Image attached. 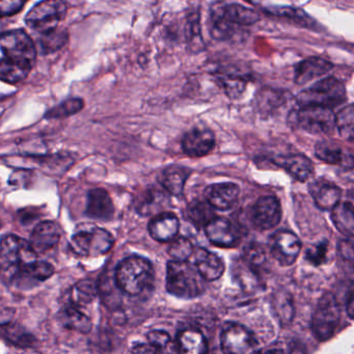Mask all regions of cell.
Returning a JSON list of instances; mask_svg holds the SVG:
<instances>
[{"mask_svg":"<svg viewBox=\"0 0 354 354\" xmlns=\"http://www.w3.org/2000/svg\"><path fill=\"white\" fill-rule=\"evenodd\" d=\"M0 46L1 80L10 84L24 82L36 65L37 50L34 41L24 30H14L3 32Z\"/></svg>","mask_w":354,"mask_h":354,"instance_id":"cell-1","label":"cell"},{"mask_svg":"<svg viewBox=\"0 0 354 354\" xmlns=\"http://www.w3.org/2000/svg\"><path fill=\"white\" fill-rule=\"evenodd\" d=\"M115 283L124 293L138 296L154 285L155 270L152 262L142 256H130L118 264Z\"/></svg>","mask_w":354,"mask_h":354,"instance_id":"cell-2","label":"cell"},{"mask_svg":"<svg viewBox=\"0 0 354 354\" xmlns=\"http://www.w3.org/2000/svg\"><path fill=\"white\" fill-rule=\"evenodd\" d=\"M38 260V252L28 240L19 236L8 234L1 239L0 264L3 281L12 285L16 275L26 265Z\"/></svg>","mask_w":354,"mask_h":354,"instance_id":"cell-3","label":"cell"},{"mask_svg":"<svg viewBox=\"0 0 354 354\" xmlns=\"http://www.w3.org/2000/svg\"><path fill=\"white\" fill-rule=\"evenodd\" d=\"M167 291L182 299H194L205 291V279L187 261H169L167 266Z\"/></svg>","mask_w":354,"mask_h":354,"instance_id":"cell-4","label":"cell"},{"mask_svg":"<svg viewBox=\"0 0 354 354\" xmlns=\"http://www.w3.org/2000/svg\"><path fill=\"white\" fill-rule=\"evenodd\" d=\"M115 244V237L111 232L102 227H84L78 230L70 239V250L76 256L95 258L107 254Z\"/></svg>","mask_w":354,"mask_h":354,"instance_id":"cell-5","label":"cell"},{"mask_svg":"<svg viewBox=\"0 0 354 354\" xmlns=\"http://www.w3.org/2000/svg\"><path fill=\"white\" fill-rule=\"evenodd\" d=\"M346 100V88L343 82L335 77L325 78L310 88L302 91L297 97L300 106L331 107L342 104Z\"/></svg>","mask_w":354,"mask_h":354,"instance_id":"cell-6","label":"cell"},{"mask_svg":"<svg viewBox=\"0 0 354 354\" xmlns=\"http://www.w3.org/2000/svg\"><path fill=\"white\" fill-rule=\"evenodd\" d=\"M66 15L67 6L64 0H42L28 12L26 22L39 34L46 35L57 30Z\"/></svg>","mask_w":354,"mask_h":354,"instance_id":"cell-7","label":"cell"},{"mask_svg":"<svg viewBox=\"0 0 354 354\" xmlns=\"http://www.w3.org/2000/svg\"><path fill=\"white\" fill-rule=\"evenodd\" d=\"M341 318L339 304L333 293H326L319 300L312 318V329L319 341H327L335 335Z\"/></svg>","mask_w":354,"mask_h":354,"instance_id":"cell-8","label":"cell"},{"mask_svg":"<svg viewBox=\"0 0 354 354\" xmlns=\"http://www.w3.org/2000/svg\"><path fill=\"white\" fill-rule=\"evenodd\" d=\"M297 127L313 134L333 133L335 125V115L331 109L324 106H301L294 115Z\"/></svg>","mask_w":354,"mask_h":354,"instance_id":"cell-9","label":"cell"},{"mask_svg":"<svg viewBox=\"0 0 354 354\" xmlns=\"http://www.w3.org/2000/svg\"><path fill=\"white\" fill-rule=\"evenodd\" d=\"M221 349L225 353L246 354L258 351L254 335L243 325L230 323L221 335Z\"/></svg>","mask_w":354,"mask_h":354,"instance_id":"cell-10","label":"cell"},{"mask_svg":"<svg viewBox=\"0 0 354 354\" xmlns=\"http://www.w3.org/2000/svg\"><path fill=\"white\" fill-rule=\"evenodd\" d=\"M269 250L279 264L290 266L297 260L301 250V243L295 234L287 230H281L271 236Z\"/></svg>","mask_w":354,"mask_h":354,"instance_id":"cell-11","label":"cell"},{"mask_svg":"<svg viewBox=\"0 0 354 354\" xmlns=\"http://www.w3.org/2000/svg\"><path fill=\"white\" fill-rule=\"evenodd\" d=\"M281 219V208L275 196H262L254 203L252 210V221L261 231L272 229Z\"/></svg>","mask_w":354,"mask_h":354,"instance_id":"cell-12","label":"cell"},{"mask_svg":"<svg viewBox=\"0 0 354 354\" xmlns=\"http://www.w3.org/2000/svg\"><path fill=\"white\" fill-rule=\"evenodd\" d=\"M205 234L211 243L218 248H234L240 241L237 227L225 217H215L205 227Z\"/></svg>","mask_w":354,"mask_h":354,"instance_id":"cell-13","label":"cell"},{"mask_svg":"<svg viewBox=\"0 0 354 354\" xmlns=\"http://www.w3.org/2000/svg\"><path fill=\"white\" fill-rule=\"evenodd\" d=\"M181 146L183 152L189 157H204L214 149L215 136L211 130L194 128L183 136Z\"/></svg>","mask_w":354,"mask_h":354,"instance_id":"cell-14","label":"cell"},{"mask_svg":"<svg viewBox=\"0 0 354 354\" xmlns=\"http://www.w3.org/2000/svg\"><path fill=\"white\" fill-rule=\"evenodd\" d=\"M239 186L231 182L215 183L205 189V200L210 203L213 208L219 211H227L233 208L239 198Z\"/></svg>","mask_w":354,"mask_h":354,"instance_id":"cell-15","label":"cell"},{"mask_svg":"<svg viewBox=\"0 0 354 354\" xmlns=\"http://www.w3.org/2000/svg\"><path fill=\"white\" fill-rule=\"evenodd\" d=\"M192 259L196 270L206 281H216L225 272L223 259L206 248H196Z\"/></svg>","mask_w":354,"mask_h":354,"instance_id":"cell-16","label":"cell"},{"mask_svg":"<svg viewBox=\"0 0 354 354\" xmlns=\"http://www.w3.org/2000/svg\"><path fill=\"white\" fill-rule=\"evenodd\" d=\"M179 230V218L171 212H161L154 215L148 225L151 237L162 243L173 241L177 238Z\"/></svg>","mask_w":354,"mask_h":354,"instance_id":"cell-17","label":"cell"},{"mask_svg":"<svg viewBox=\"0 0 354 354\" xmlns=\"http://www.w3.org/2000/svg\"><path fill=\"white\" fill-rule=\"evenodd\" d=\"M169 192L165 188L150 187L140 192L134 202V207L142 216H154L163 212V209L169 203Z\"/></svg>","mask_w":354,"mask_h":354,"instance_id":"cell-18","label":"cell"},{"mask_svg":"<svg viewBox=\"0 0 354 354\" xmlns=\"http://www.w3.org/2000/svg\"><path fill=\"white\" fill-rule=\"evenodd\" d=\"M86 214L100 221H109L113 218L115 205L106 190L94 188L88 192Z\"/></svg>","mask_w":354,"mask_h":354,"instance_id":"cell-19","label":"cell"},{"mask_svg":"<svg viewBox=\"0 0 354 354\" xmlns=\"http://www.w3.org/2000/svg\"><path fill=\"white\" fill-rule=\"evenodd\" d=\"M62 232L55 221L38 223L30 234V242L38 254L48 252L59 243Z\"/></svg>","mask_w":354,"mask_h":354,"instance_id":"cell-20","label":"cell"},{"mask_svg":"<svg viewBox=\"0 0 354 354\" xmlns=\"http://www.w3.org/2000/svg\"><path fill=\"white\" fill-rule=\"evenodd\" d=\"M55 267L50 263L37 260L24 267L16 275L12 285L21 286V287L35 286L50 279L55 274Z\"/></svg>","mask_w":354,"mask_h":354,"instance_id":"cell-21","label":"cell"},{"mask_svg":"<svg viewBox=\"0 0 354 354\" xmlns=\"http://www.w3.org/2000/svg\"><path fill=\"white\" fill-rule=\"evenodd\" d=\"M313 200L318 208L331 211L342 201V190L335 184L324 180H317L310 185Z\"/></svg>","mask_w":354,"mask_h":354,"instance_id":"cell-22","label":"cell"},{"mask_svg":"<svg viewBox=\"0 0 354 354\" xmlns=\"http://www.w3.org/2000/svg\"><path fill=\"white\" fill-rule=\"evenodd\" d=\"M330 62L321 57H310L306 61L300 62L295 67L294 82L298 86H304L312 82L315 78L321 77L333 69Z\"/></svg>","mask_w":354,"mask_h":354,"instance_id":"cell-23","label":"cell"},{"mask_svg":"<svg viewBox=\"0 0 354 354\" xmlns=\"http://www.w3.org/2000/svg\"><path fill=\"white\" fill-rule=\"evenodd\" d=\"M190 175L192 169L188 167L178 165H169L159 176V183L169 194L180 198L183 194L186 182Z\"/></svg>","mask_w":354,"mask_h":354,"instance_id":"cell-24","label":"cell"},{"mask_svg":"<svg viewBox=\"0 0 354 354\" xmlns=\"http://www.w3.org/2000/svg\"><path fill=\"white\" fill-rule=\"evenodd\" d=\"M315 152H316V156L324 162L339 165L345 171H351L354 169L353 154L347 152L337 145L320 142L317 145Z\"/></svg>","mask_w":354,"mask_h":354,"instance_id":"cell-25","label":"cell"},{"mask_svg":"<svg viewBox=\"0 0 354 354\" xmlns=\"http://www.w3.org/2000/svg\"><path fill=\"white\" fill-rule=\"evenodd\" d=\"M274 162L299 181H306L314 173V165L304 155L279 156L274 159Z\"/></svg>","mask_w":354,"mask_h":354,"instance_id":"cell-26","label":"cell"},{"mask_svg":"<svg viewBox=\"0 0 354 354\" xmlns=\"http://www.w3.org/2000/svg\"><path fill=\"white\" fill-rule=\"evenodd\" d=\"M59 321L65 328L71 329L77 333H88L92 330L93 323L90 317L86 316L80 310V308L73 304L59 310Z\"/></svg>","mask_w":354,"mask_h":354,"instance_id":"cell-27","label":"cell"},{"mask_svg":"<svg viewBox=\"0 0 354 354\" xmlns=\"http://www.w3.org/2000/svg\"><path fill=\"white\" fill-rule=\"evenodd\" d=\"M177 347L183 353L201 354L208 351L206 337L202 331L194 328L180 331L177 335Z\"/></svg>","mask_w":354,"mask_h":354,"instance_id":"cell-28","label":"cell"},{"mask_svg":"<svg viewBox=\"0 0 354 354\" xmlns=\"http://www.w3.org/2000/svg\"><path fill=\"white\" fill-rule=\"evenodd\" d=\"M98 296V285L91 279H82L72 287L70 301L77 308H84L92 304Z\"/></svg>","mask_w":354,"mask_h":354,"instance_id":"cell-29","label":"cell"},{"mask_svg":"<svg viewBox=\"0 0 354 354\" xmlns=\"http://www.w3.org/2000/svg\"><path fill=\"white\" fill-rule=\"evenodd\" d=\"M221 15L233 26H252L260 20V15L254 10L240 5H227L218 8Z\"/></svg>","mask_w":354,"mask_h":354,"instance_id":"cell-30","label":"cell"},{"mask_svg":"<svg viewBox=\"0 0 354 354\" xmlns=\"http://www.w3.org/2000/svg\"><path fill=\"white\" fill-rule=\"evenodd\" d=\"M331 221L343 235L354 237V210L343 201L331 210Z\"/></svg>","mask_w":354,"mask_h":354,"instance_id":"cell-31","label":"cell"},{"mask_svg":"<svg viewBox=\"0 0 354 354\" xmlns=\"http://www.w3.org/2000/svg\"><path fill=\"white\" fill-rule=\"evenodd\" d=\"M187 215L194 227L198 229L206 227L213 218L216 217L214 208L208 201L194 200L188 205Z\"/></svg>","mask_w":354,"mask_h":354,"instance_id":"cell-32","label":"cell"},{"mask_svg":"<svg viewBox=\"0 0 354 354\" xmlns=\"http://www.w3.org/2000/svg\"><path fill=\"white\" fill-rule=\"evenodd\" d=\"M1 335L10 344L16 347L32 348L36 347L37 339L34 335L21 328L19 325L9 324L1 326Z\"/></svg>","mask_w":354,"mask_h":354,"instance_id":"cell-33","label":"cell"},{"mask_svg":"<svg viewBox=\"0 0 354 354\" xmlns=\"http://www.w3.org/2000/svg\"><path fill=\"white\" fill-rule=\"evenodd\" d=\"M335 125L344 140H354V104L343 107L335 115Z\"/></svg>","mask_w":354,"mask_h":354,"instance_id":"cell-34","label":"cell"},{"mask_svg":"<svg viewBox=\"0 0 354 354\" xmlns=\"http://www.w3.org/2000/svg\"><path fill=\"white\" fill-rule=\"evenodd\" d=\"M84 100L80 98H71L64 101L57 106L53 107L50 111H47L45 118L46 119H64L80 113L84 109Z\"/></svg>","mask_w":354,"mask_h":354,"instance_id":"cell-35","label":"cell"},{"mask_svg":"<svg viewBox=\"0 0 354 354\" xmlns=\"http://www.w3.org/2000/svg\"><path fill=\"white\" fill-rule=\"evenodd\" d=\"M194 244L186 237H177L171 241L167 252L173 260L188 261L192 259L194 254Z\"/></svg>","mask_w":354,"mask_h":354,"instance_id":"cell-36","label":"cell"},{"mask_svg":"<svg viewBox=\"0 0 354 354\" xmlns=\"http://www.w3.org/2000/svg\"><path fill=\"white\" fill-rule=\"evenodd\" d=\"M244 259L250 269L258 274L267 263L266 252L264 248L258 243H250L244 250Z\"/></svg>","mask_w":354,"mask_h":354,"instance_id":"cell-37","label":"cell"},{"mask_svg":"<svg viewBox=\"0 0 354 354\" xmlns=\"http://www.w3.org/2000/svg\"><path fill=\"white\" fill-rule=\"evenodd\" d=\"M219 82L230 97H237L243 92L246 86L244 78L235 74H225L219 76Z\"/></svg>","mask_w":354,"mask_h":354,"instance_id":"cell-38","label":"cell"},{"mask_svg":"<svg viewBox=\"0 0 354 354\" xmlns=\"http://www.w3.org/2000/svg\"><path fill=\"white\" fill-rule=\"evenodd\" d=\"M43 38L41 39V47L45 53H55V51L61 49L67 42L68 35L64 32H49V34L42 35Z\"/></svg>","mask_w":354,"mask_h":354,"instance_id":"cell-39","label":"cell"},{"mask_svg":"<svg viewBox=\"0 0 354 354\" xmlns=\"http://www.w3.org/2000/svg\"><path fill=\"white\" fill-rule=\"evenodd\" d=\"M273 15L279 17L287 18L289 20H293L295 24H300L302 26H312L313 20L308 17L304 11L299 9H293V8H277V9L269 10Z\"/></svg>","mask_w":354,"mask_h":354,"instance_id":"cell-40","label":"cell"},{"mask_svg":"<svg viewBox=\"0 0 354 354\" xmlns=\"http://www.w3.org/2000/svg\"><path fill=\"white\" fill-rule=\"evenodd\" d=\"M147 339H148V343L161 351L171 343V337L167 331L157 329V330H151L150 333H147Z\"/></svg>","mask_w":354,"mask_h":354,"instance_id":"cell-41","label":"cell"},{"mask_svg":"<svg viewBox=\"0 0 354 354\" xmlns=\"http://www.w3.org/2000/svg\"><path fill=\"white\" fill-rule=\"evenodd\" d=\"M28 0H0L1 17H11L19 13Z\"/></svg>","mask_w":354,"mask_h":354,"instance_id":"cell-42","label":"cell"},{"mask_svg":"<svg viewBox=\"0 0 354 354\" xmlns=\"http://www.w3.org/2000/svg\"><path fill=\"white\" fill-rule=\"evenodd\" d=\"M327 252H328L327 243L323 242V243H319L308 248L306 252V259L314 265L323 264L326 260Z\"/></svg>","mask_w":354,"mask_h":354,"instance_id":"cell-43","label":"cell"},{"mask_svg":"<svg viewBox=\"0 0 354 354\" xmlns=\"http://www.w3.org/2000/svg\"><path fill=\"white\" fill-rule=\"evenodd\" d=\"M198 18L189 19L187 26V38L192 44V49H201L200 45L203 44L202 36H201V28Z\"/></svg>","mask_w":354,"mask_h":354,"instance_id":"cell-44","label":"cell"},{"mask_svg":"<svg viewBox=\"0 0 354 354\" xmlns=\"http://www.w3.org/2000/svg\"><path fill=\"white\" fill-rule=\"evenodd\" d=\"M339 254L344 262L354 265V243L349 240H343L339 245Z\"/></svg>","mask_w":354,"mask_h":354,"instance_id":"cell-45","label":"cell"},{"mask_svg":"<svg viewBox=\"0 0 354 354\" xmlns=\"http://www.w3.org/2000/svg\"><path fill=\"white\" fill-rule=\"evenodd\" d=\"M132 352H134V353H157V352L160 351L157 348H155L154 346L148 343L138 344V345L134 346L132 348Z\"/></svg>","mask_w":354,"mask_h":354,"instance_id":"cell-46","label":"cell"},{"mask_svg":"<svg viewBox=\"0 0 354 354\" xmlns=\"http://www.w3.org/2000/svg\"><path fill=\"white\" fill-rule=\"evenodd\" d=\"M346 310H347L349 318L354 319V291H352L351 293H350L349 297H348Z\"/></svg>","mask_w":354,"mask_h":354,"instance_id":"cell-47","label":"cell"},{"mask_svg":"<svg viewBox=\"0 0 354 354\" xmlns=\"http://www.w3.org/2000/svg\"><path fill=\"white\" fill-rule=\"evenodd\" d=\"M343 202L354 210V190H350V192H348L347 194H346V196L345 198H344Z\"/></svg>","mask_w":354,"mask_h":354,"instance_id":"cell-48","label":"cell"}]
</instances>
